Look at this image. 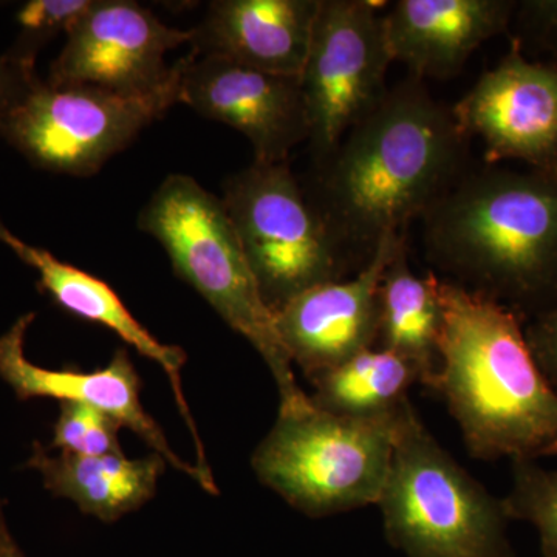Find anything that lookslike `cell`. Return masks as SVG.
I'll list each match as a JSON object with an SVG mask.
<instances>
[{"label":"cell","instance_id":"6da1fadb","mask_svg":"<svg viewBox=\"0 0 557 557\" xmlns=\"http://www.w3.org/2000/svg\"><path fill=\"white\" fill-rule=\"evenodd\" d=\"M469 164V139L453 108L409 75L319 164L309 196L348 258L359 252L368 262L384 237L406 234Z\"/></svg>","mask_w":557,"mask_h":557},{"label":"cell","instance_id":"7a4b0ae2","mask_svg":"<svg viewBox=\"0 0 557 557\" xmlns=\"http://www.w3.org/2000/svg\"><path fill=\"white\" fill-rule=\"evenodd\" d=\"M420 220L448 281L523 321L557 302V172L469 164Z\"/></svg>","mask_w":557,"mask_h":557},{"label":"cell","instance_id":"3957f363","mask_svg":"<svg viewBox=\"0 0 557 557\" xmlns=\"http://www.w3.org/2000/svg\"><path fill=\"white\" fill-rule=\"evenodd\" d=\"M442 395L479 460L557 456V394L531 354L523 319L496 300L438 277Z\"/></svg>","mask_w":557,"mask_h":557},{"label":"cell","instance_id":"277c9868","mask_svg":"<svg viewBox=\"0 0 557 557\" xmlns=\"http://www.w3.org/2000/svg\"><path fill=\"white\" fill-rule=\"evenodd\" d=\"M138 228L164 248L174 273L258 350L276 381L278 413L309 409L311 399L296 381L222 199L189 175L172 174L139 212Z\"/></svg>","mask_w":557,"mask_h":557},{"label":"cell","instance_id":"5b68a950","mask_svg":"<svg viewBox=\"0 0 557 557\" xmlns=\"http://www.w3.org/2000/svg\"><path fill=\"white\" fill-rule=\"evenodd\" d=\"M376 507L387 541L406 557H515L502 498L443 449L410 401Z\"/></svg>","mask_w":557,"mask_h":557},{"label":"cell","instance_id":"8992f818","mask_svg":"<svg viewBox=\"0 0 557 557\" xmlns=\"http://www.w3.org/2000/svg\"><path fill=\"white\" fill-rule=\"evenodd\" d=\"M405 406L373 418L333 416L313 403L300 412L278 413L251 467L260 483L309 518L376 505Z\"/></svg>","mask_w":557,"mask_h":557},{"label":"cell","instance_id":"52a82bcc","mask_svg":"<svg viewBox=\"0 0 557 557\" xmlns=\"http://www.w3.org/2000/svg\"><path fill=\"white\" fill-rule=\"evenodd\" d=\"M222 201L271 313L346 276L351 259L288 161H252L223 183Z\"/></svg>","mask_w":557,"mask_h":557},{"label":"cell","instance_id":"ba28073f","mask_svg":"<svg viewBox=\"0 0 557 557\" xmlns=\"http://www.w3.org/2000/svg\"><path fill=\"white\" fill-rule=\"evenodd\" d=\"M185 64L178 60L174 78L146 94L42 81L0 135L40 170L90 177L180 102Z\"/></svg>","mask_w":557,"mask_h":557},{"label":"cell","instance_id":"9c48e42d","mask_svg":"<svg viewBox=\"0 0 557 557\" xmlns=\"http://www.w3.org/2000/svg\"><path fill=\"white\" fill-rule=\"evenodd\" d=\"M387 2L321 0L300 87L317 166L388 90L392 61L384 25Z\"/></svg>","mask_w":557,"mask_h":557},{"label":"cell","instance_id":"30bf717a","mask_svg":"<svg viewBox=\"0 0 557 557\" xmlns=\"http://www.w3.org/2000/svg\"><path fill=\"white\" fill-rule=\"evenodd\" d=\"M193 33L163 24L132 0H95L67 33L47 83L94 86L120 94H146L174 78L178 61L166 54L190 44Z\"/></svg>","mask_w":557,"mask_h":557},{"label":"cell","instance_id":"8fae6325","mask_svg":"<svg viewBox=\"0 0 557 557\" xmlns=\"http://www.w3.org/2000/svg\"><path fill=\"white\" fill-rule=\"evenodd\" d=\"M458 127L485 148V163L520 161L557 172V65L533 61L511 42L496 67L453 106Z\"/></svg>","mask_w":557,"mask_h":557},{"label":"cell","instance_id":"7c38bea8","mask_svg":"<svg viewBox=\"0 0 557 557\" xmlns=\"http://www.w3.org/2000/svg\"><path fill=\"white\" fill-rule=\"evenodd\" d=\"M180 102L240 132L251 143L256 161H288L296 146L309 141L299 76L276 75L190 51L180 83Z\"/></svg>","mask_w":557,"mask_h":557},{"label":"cell","instance_id":"4fadbf2b","mask_svg":"<svg viewBox=\"0 0 557 557\" xmlns=\"http://www.w3.org/2000/svg\"><path fill=\"white\" fill-rule=\"evenodd\" d=\"M405 240L384 237L357 276L318 285L274 313L278 338L307 380L376 347L381 281Z\"/></svg>","mask_w":557,"mask_h":557},{"label":"cell","instance_id":"5bb4252c","mask_svg":"<svg viewBox=\"0 0 557 557\" xmlns=\"http://www.w3.org/2000/svg\"><path fill=\"white\" fill-rule=\"evenodd\" d=\"M35 318V313L22 314L9 332L0 336V379L13 388L17 398L22 401L53 398L101 410L119 420L121 426L131 429L172 468L196 480L207 493L218 496L214 478L203 474L196 465L183 461L172 450L156 420L143 408L141 381L126 348H119L104 369L91 372L44 369L25 357V335Z\"/></svg>","mask_w":557,"mask_h":557},{"label":"cell","instance_id":"9a60e30c","mask_svg":"<svg viewBox=\"0 0 557 557\" xmlns=\"http://www.w3.org/2000/svg\"><path fill=\"white\" fill-rule=\"evenodd\" d=\"M516 0H398L384 25L392 61L424 81L458 75L487 40L511 27Z\"/></svg>","mask_w":557,"mask_h":557},{"label":"cell","instance_id":"2e32d148","mask_svg":"<svg viewBox=\"0 0 557 557\" xmlns=\"http://www.w3.org/2000/svg\"><path fill=\"white\" fill-rule=\"evenodd\" d=\"M321 0H214L193 28L199 57L300 76Z\"/></svg>","mask_w":557,"mask_h":557},{"label":"cell","instance_id":"e0dca14e","mask_svg":"<svg viewBox=\"0 0 557 557\" xmlns=\"http://www.w3.org/2000/svg\"><path fill=\"white\" fill-rule=\"evenodd\" d=\"M0 244L9 247L14 255L38 273V288L50 299L67 311L72 317L100 324L116 333L124 343L129 344L143 357L157 362L171 381L180 413L188 424L190 435L197 446V468L207 475H212L203 443L190 416L185 392L182 387V369L186 364L185 350L177 346L160 343L141 322L127 309L126 304L102 278L79 270L78 267L54 258L49 249L33 247L11 233L0 222Z\"/></svg>","mask_w":557,"mask_h":557},{"label":"cell","instance_id":"ac0fdd59","mask_svg":"<svg viewBox=\"0 0 557 557\" xmlns=\"http://www.w3.org/2000/svg\"><path fill=\"white\" fill-rule=\"evenodd\" d=\"M166 460L160 454L131 460L124 454L83 457L60 453L51 456L42 443H33L27 468L42 475L54 497L70 498L86 516L101 522L137 511L156 496Z\"/></svg>","mask_w":557,"mask_h":557},{"label":"cell","instance_id":"d6986e66","mask_svg":"<svg viewBox=\"0 0 557 557\" xmlns=\"http://www.w3.org/2000/svg\"><path fill=\"white\" fill-rule=\"evenodd\" d=\"M443 324L438 276L434 271L418 276L410 269L405 240L381 281L376 347L410 362L420 375L421 386L434 391L442 362Z\"/></svg>","mask_w":557,"mask_h":557},{"label":"cell","instance_id":"ffe728a7","mask_svg":"<svg viewBox=\"0 0 557 557\" xmlns=\"http://www.w3.org/2000/svg\"><path fill=\"white\" fill-rule=\"evenodd\" d=\"M314 408L333 416H388L409 401L420 375L410 362L392 351L372 347L310 381Z\"/></svg>","mask_w":557,"mask_h":557},{"label":"cell","instance_id":"44dd1931","mask_svg":"<svg viewBox=\"0 0 557 557\" xmlns=\"http://www.w3.org/2000/svg\"><path fill=\"white\" fill-rule=\"evenodd\" d=\"M512 483L502 498L508 520L536 528L544 557H557V471L534 460L511 461Z\"/></svg>","mask_w":557,"mask_h":557},{"label":"cell","instance_id":"7402d4cb","mask_svg":"<svg viewBox=\"0 0 557 557\" xmlns=\"http://www.w3.org/2000/svg\"><path fill=\"white\" fill-rule=\"evenodd\" d=\"M121 423L115 418L79 403H61L60 417L53 424L49 450L83 457L124 454L120 445Z\"/></svg>","mask_w":557,"mask_h":557},{"label":"cell","instance_id":"603a6c76","mask_svg":"<svg viewBox=\"0 0 557 557\" xmlns=\"http://www.w3.org/2000/svg\"><path fill=\"white\" fill-rule=\"evenodd\" d=\"M95 0H30L17 11L21 36L14 53L35 58L54 36L65 35L90 10Z\"/></svg>","mask_w":557,"mask_h":557},{"label":"cell","instance_id":"cb8c5ba5","mask_svg":"<svg viewBox=\"0 0 557 557\" xmlns=\"http://www.w3.org/2000/svg\"><path fill=\"white\" fill-rule=\"evenodd\" d=\"M511 25L516 32L512 42L523 54H547L549 64L557 65V0L518 2Z\"/></svg>","mask_w":557,"mask_h":557},{"label":"cell","instance_id":"d4e9b609","mask_svg":"<svg viewBox=\"0 0 557 557\" xmlns=\"http://www.w3.org/2000/svg\"><path fill=\"white\" fill-rule=\"evenodd\" d=\"M35 61V58L14 51L0 57V132L14 110L42 83L36 73Z\"/></svg>","mask_w":557,"mask_h":557},{"label":"cell","instance_id":"484cf974","mask_svg":"<svg viewBox=\"0 0 557 557\" xmlns=\"http://www.w3.org/2000/svg\"><path fill=\"white\" fill-rule=\"evenodd\" d=\"M528 346L557 394V302L525 325Z\"/></svg>","mask_w":557,"mask_h":557},{"label":"cell","instance_id":"4316f807","mask_svg":"<svg viewBox=\"0 0 557 557\" xmlns=\"http://www.w3.org/2000/svg\"><path fill=\"white\" fill-rule=\"evenodd\" d=\"M0 557H27L11 534L3 512V500H0Z\"/></svg>","mask_w":557,"mask_h":557}]
</instances>
